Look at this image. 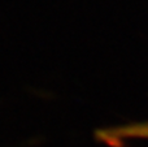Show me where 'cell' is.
Here are the masks:
<instances>
[{
  "instance_id": "obj_1",
  "label": "cell",
  "mask_w": 148,
  "mask_h": 147,
  "mask_svg": "<svg viewBox=\"0 0 148 147\" xmlns=\"http://www.w3.org/2000/svg\"><path fill=\"white\" fill-rule=\"evenodd\" d=\"M96 139L101 143L114 147L121 146L127 141L148 139V121L100 129L96 132Z\"/></svg>"
}]
</instances>
